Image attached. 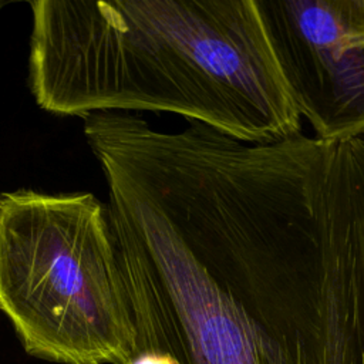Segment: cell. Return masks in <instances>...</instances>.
I'll return each mask as SVG.
<instances>
[{
  "label": "cell",
  "mask_w": 364,
  "mask_h": 364,
  "mask_svg": "<svg viewBox=\"0 0 364 364\" xmlns=\"http://www.w3.org/2000/svg\"><path fill=\"white\" fill-rule=\"evenodd\" d=\"M0 311L33 357L128 364L135 328L108 205L91 192H0Z\"/></svg>",
  "instance_id": "3957f363"
},
{
  "label": "cell",
  "mask_w": 364,
  "mask_h": 364,
  "mask_svg": "<svg viewBox=\"0 0 364 364\" xmlns=\"http://www.w3.org/2000/svg\"><path fill=\"white\" fill-rule=\"evenodd\" d=\"M175 233L237 299L236 364H364V152L264 149L203 191Z\"/></svg>",
  "instance_id": "6da1fadb"
},
{
  "label": "cell",
  "mask_w": 364,
  "mask_h": 364,
  "mask_svg": "<svg viewBox=\"0 0 364 364\" xmlns=\"http://www.w3.org/2000/svg\"><path fill=\"white\" fill-rule=\"evenodd\" d=\"M28 6V85L47 112H171L247 144L301 134L256 0Z\"/></svg>",
  "instance_id": "7a4b0ae2"
},
{
  "label": "cell",
  "mask_w": 364,
  "mask_h": 364,
  "mask_svg": "<svg viewBox=\"0 0 364 364\" xmlns=\"http://www.w3.org/2000/svg\"><path fill=\"white\" fill-rule=\"evenodd\" d=\"M291 100L320 139L364 134V0H256Z\"/></svg>",
  "instance_id": "277c9868"
},
{
  "label": "cell",
  "mask_w": 364,
  "mask_h": 364,
  "mask_svg": "<svg viewBox=\"0 0 364 364\" xmlns=\"http://www.w3.org/2000/svg\"><path fill=\"white\" fill-rule=\"evenodd\" d=\"M7 4H9L7 1H3V0H0V10H1L4 6H7Z\"/></svg>",
  "instance_id": "5b68a950"
}]
</instances>
